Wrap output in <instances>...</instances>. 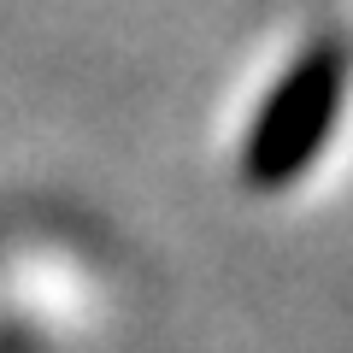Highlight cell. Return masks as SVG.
<instances>
[{
  "instance_id": "cell-1",
  "label": "cell",
  "mask_w": 353,
  "mask_h": 353,
  "mask_svg": "<svg viewBox=\"0 0 353 353\" xmlns=\"http://www.w3.org/2000/svg\"><path fill=\"white\" fill-rule=\"evenodd\" d=\"M341 53L336 48H312L289 77L277 83V94L265 101L259 124H253L248 141V183L259 189H277L289 176H301L312 165V153L324 148L330 124H336V106H341Z\"/></svg>"
}]
</instances>
